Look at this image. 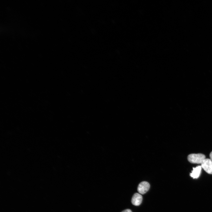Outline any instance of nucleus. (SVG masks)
I'll list each match as a JSON object with an SVG mask.
<instances>
[{"label":"nucleus","instance_id":"7","mask_svg":"<svg viewBox=\"0 0 212 212\" xmlns=\"http://www.w3.org/2000/svg\"><path fill=\"white\" fill-rule=\"evenodd\" d=\"M209 156L210 157V159L212 161V151L210 153Z\"/></svg>","mask_w":212,"mask_h":212},{"label":"nucleus","instance_id":"6","mask_svg":"<svg viewBox=\"0 0 212 212\" xmlns=\"http://www.w3.org/2000/svg\"><path fill=\"white\" fill-rule=\"evenodd\" d=\"M121 212H132V211L130 209H126L122 211Z\"/></svg>","mask_w":212,"mask_h":212},{"label":"nucleus","instance_id":"5","mask_svg":"<svg viewBox=\"0 0 212 212\" xmlns=\"http://www.w3.org/2000/svg\"><path fill=\"white\" fill-rule=\"evenodd\" d=\"M202 167L201 165L198 166L193 168L191 173H190V176L193 178H197L201 174Z\"/></svg>","mask_w":212,"mask_h":212},{"label":"nucleus","instance_id":"1","mask_svg":"<svg viewBox=\"0 0 212 212\" xmlns=\"http://www.w3.org/2000/svg\"><path fill=\"white\" fill-rule=\"evenodd\" d=\"M205 158V155L201 153L191 154L187 157L188 161L192 163L201 164Z\"/></svg>","mask_w":212,"mask_h":212},{"label":"nucleus","instance_id":"3","mask_svg":"<svg viewBox=\"0 0 212 212\" xmlns=\"http://www.w3.org/2000/svg\"><path fill=\"white\" fill-rule=\"evenodd\" d=\"M150 188L149 183L146 181H143L140 183L138 185L137 190L140 194H143L146 193Z\"/></svg>","mask_w":212,"mask_h":212},{"label":"nucleus","instance_id":"2","mask_svg":"<svg viewBox=\"0 0 212 212\" xmlns=\"http://www.w3.org/2000/svg\"><path fill=\"white\" fill-rule=\"evenodd\" d=\"M201 166L207 173L212 174V161L208 158H205L201 164Z\"/></svg>","mask_w":212,"mask_h":212},{"label":"nucleus","instance_id":"4","mask_svg":"<svg viewBox=\"0 0 212 212\" xmlns=\"http://www.w3.org/2000/svg\"><path fill=\"white\" fill-rule=\"evenodd\" d=\"M142 199L143 197L141 194L138 193H135L132 197L131 203L135 206H138L141 204Z\"/></svg>","mask_w":212,"mask_h":212}]
</instances>
